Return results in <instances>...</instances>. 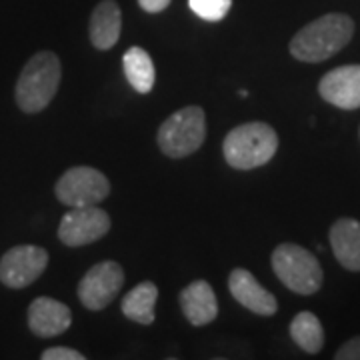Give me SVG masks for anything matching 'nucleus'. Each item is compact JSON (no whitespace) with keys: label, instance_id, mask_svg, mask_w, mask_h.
Masks as SVG:
<instances>
[{"label":"nucleus","instance_id":"1a4fd4ad","mask_svg":"<svg viewBox=\"0 0 360 360\" xmlns=\"http://www.w3.org/2000/svg\"><path fill=\"white\" fill-rule=\"evenodd\" d=\"M110 231V217L98 205L75 206L66 212L60 226L58 238L66 246H84L101 240Z\"/></svg>","mask_w":360,"mask_h":360},{"label":"nucleus","instance_id":"f257e3e1","mask_svg":"<svg viewBox=\"0 0 360 360\" xmlns=\"http://www.w3.org/2000/svg\"><path fill=\"white\" fill-rule=\"evenodd\" d=\"M354 34L348 14L330 13L300 28L290 40V54L300 63H322L340 52Z\"/></svg>","mask_w":360,"mask_h":360},{"label":"nucleus","instance_id":"9b49d317","mask_svg":"<svg viewBox=\"0 0 360 360\" xmlns=\"http://www.w3.org/2000/svg\"><path fill=\"white\" fill-rule=\"evenodd\" d=\"M72 322V312L65 302L51 296H39L28 307V328L34 336L52 338L68 330Z\"/></svg>","mask_w":360,"mask_h":360},{"label":"nucleus","instance_id":"9d476101","mask_svg":"<svg viewBox=\"0 0 360 360\" xmlns=\"http://www.w3.org/2000/svg\"><path fill=\"white\" fill-rule=\"evenodd\" d=\"M321 96L336 108H360V65L338 66L326 72L319 84Z\"/></svg>","mask_w":360,"mask_h":360},{"label":"nucleus","instance_id":"f3484780","mask_svg":"<svg viewBox=\"0 0 360 360\" xmlns=\"http://www.w3.org/2000/svg\"><path fill=\"white\" fill-rule=\"evenodd\" d=\"M156 298H158V288L155 283L144 281V283L136 284L122 298V304H120L122 314L129 321L139 322V324H153Z\"/></svg>","mask_w":360,"mask_h":360},{"label":"nucleus","instance_id":"a211bd4d","mask_svg":"<svg viewBox=\"0 0 360 360\" xmlns=\"http://www.w3.org/2000/svg\"><path fill=\"white\" fill-rule=\"evenodd\" d=\"M290 336L298 347L309 354L321 352L324 347V328L316 314L309 310L298 312L292 322H290Z\"/></svg>","mask_w":360,"mask_h":360},{"label":"nucleus","instance_id":"412c9836","mask_svg":"<svg viewBox=\"0 0 360 360\" xmlns=\"http://www.w3.org/2000/svg\"><path fill=\"white\" fill-rule=\"evenodd\" d=\"M336 360H360V336L350 338L342 347L336 350Z\"/></svg>","mask_w":360,"mask_h":360},{"label":"nucleus","instance_id":"f8f14e48","mask_svg":"<svg viewBox=\"0 0 360 360\" xmlns=\"http://www.w3.org/2000/svg\"><path fill=\"white\" fill-rule=\"evenodd\" d=\"M229 290L238 304H243L255 314L272 316L278 310V302L272 292L260 286L255 274L246 269H234L229 276Z\"/></svg>","mask_w":360,"mask_h":360},{"label":"nucleus","instance_id":"0eeeda50","mask_svg":"<svg viewBox=\"0 0 360 360\" xmlns=\"http://www.w3.org/2000/svg\"><path fill=\"white\" fill-rule=\"evenodd\" d=\"M124 284V270L115 260L94 264L78 283V298L89 310H103L115 300Z\"/></svg>","mask_w":360,"mask_h":360},{"label":"nucleus","instance_id":"4be33fe9","mask_svg":"<svg viewBox=\"0 0 360 360\" xmlns=\"http://www.w3.org/2000/svg\"><path fill=\"white\" fill-rule=\"evenodd\" d=\"M139 4H141V8L144 13H162L165 8H168V4H170V0H139Z\"/></svg>","mask_w":360,"mask_h":360},{"label":"nucleus","instance_id":"423d86ee","mask_svg":"<svg viewBox=\"0 0 360 360\" xmlns=\"http://www.w3.org/2000/svg\"><path fill=\"white\" fill-rule=\"evenodd\" d=\"M54 193L63 205L70 208L101 205L110 194V182L96 168L72 167L58 179Z\"/></svg>","mask_w":360,"mask_h":360},{"label":"nucleus","instance_id":"ddd939ff","mask_svg":"<svg viewBox=\"0 0 360 360\" xmlns=\"http://www.w3.org/2000/svg\"><path fill=\"white\" fill-rule=\"evenodd\" d=\"M180 309L193 326H206L219 316V302L206 281H194L180 292Z\"/></svg>","mask_w":360,"mask_h":360},{"label":"nucleus","instance_id":"aec40b11","mask_svg":"<svg viewBox=\"0 0 360 360\" xmlns=\"http://www.w3.org/2000/svg\"><path fill=\"white\" fill-rule=\"evenodd\" d=\"M42 360H84V354L78 352L75 348H66V347H52L46 348L42 352Z\"/></svg>","mask_w":360,"mask_h":360},{"label":"nucleus","instance_id":"6ab92c4d","mask_svg":"<svg viewBox=\"0 0 360 360\" xmlns=\"http://www.w3.org/2000/svg\"><path fill=\"white\" fill-rule=\"evenodd\" d=\"M188 6L202 20L219 22L232 8V0H188Z\"/></svg>","mask_w":360,"mask_h":360},{"label":"nucleus","instance_id":"f03ea898","mask_svg":"<svg viewBox=\"0 0 360 360\" xmlns=\"http://www.w3.org/2000/svg\"><path fill=\"white\" fill-rule=\"evenodd\" d=\"M63 78L60 58L51 51L37 52L22 68L16 80L14 98L18 108L26 115H37L44 110L56 96Z\"/></svg>","mask_w":360,"mask_h":360},{"label":"nucleus","instance_id":"20e7f679","mask_svg":"<svg viewBox=\"0 0 360 360\" xmlns=\"http://www.w3.org/2000/svg\"><path fill=\"white\" fill-rule=\"evenodd\" d=\"M206 139V115L200 106H184L160 124L156 142L168 158L196 153Z\"/></svg>","mask_w":360,"mask_h":360},{"label":"nucleus","instance_id":"2eb2a0df","mask_svg":"<svg viewBox=\"0 0 360 360\" xmlns=\"http://www.w3.org/2000/svg\"><path fill=\"white\" fill-rule=\"evenodd\" d=\"M330 246L340 266L360 272V222L354 219L336 220L330 229Z\"/></svg>","mask_w":360,"mask_h":360},{"label":"nucleus","instance_id":"6e6552de","mask_svg":"<svg viewBox=\"0 0 360 360\" xmlns=\"http://www.w3.org/2000/svg\"><path fill=\"white\" fill-rule=\"evenodd\" d=\"M49 266V252L42 246L18 245L0 258V283L6 288H26Z\"/></svg>","mask_w":360,"mask_h":360},{"label":"nucleus","instance_id":"39448f33","mask_svg":"<svg viewBox=\"0 0 360 360\" xmlns=\"http://www.w3.org/2000/svg\"><path fill=\"white\" fill-rule=\"evenodd\" d=\"M272 270L278 281L296 295H314L322 286L319 258L292 243H283L272 252Z\"/></svg>","mask_w":360,"mask_h":360},{"label":"nucleus","instance_id":"4468645a","mask_svg":"<svg viewBox=\"0 0 360 360\" xmlns=\"http://www.w3.org/2000/svg\"><path fill=\"white\" fill-rule=\"evenodd\" d=\"M122 13L115 0H103L94 6L90 16V42L96 51H110L120 39Z\"/></svg>","mask_w":360,"mask_h":360},{"label":"nucleus","instance_id":"7ed1b4c3","mask_svg":"<svg viewBox=\"0 0 360 360\" xmlns=\"http://www.w3.org/2000/svg\"><path fill=\"white\" fill-rule=\"evenodd\" d=\"M278 150V134L266 122H246L232 129L222 142L224 160L236 170L264 167Z\"/></svg>","mask_w":360,"mask_h":360},{"label":"nucleus","instance_id":"dca6fc26","mask_svg":"<svg viewBox=\"0 0 360 360\" xmlns=\"http://www.w3.org/2000/svg\"><path fill=\"white\" fill-rule=\"evenodd\" d=\"M122 68L129 84L139 94H148L155 89L156 70L150 54L141 46H130L122 56Z\"/></svg>","mask_w":360,"mask_h":360}]
</instances>
